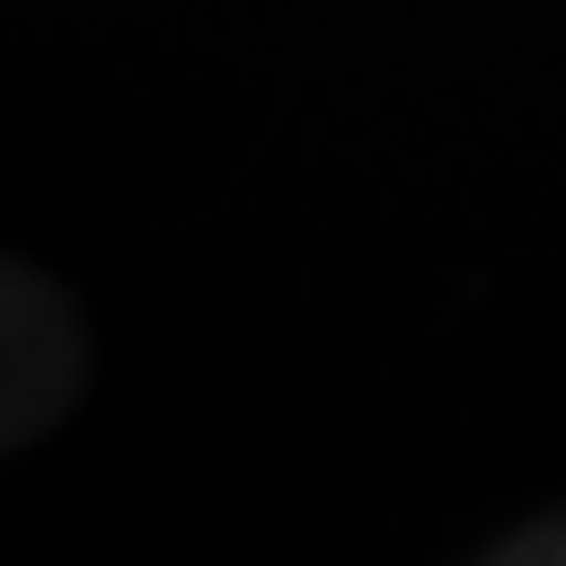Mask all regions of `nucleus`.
Masks as SVG:
<instances>
[{
  "instance_id": "obj_1",
  "label": "nucleus",
  "mask_w": 566,
  "mask_h": 566,
  "mask_svg": "<svg viewBox=\"0 0 566 566\" xmlns=\"http://www.w3.org/2000/svg\"><path fill=\"white\" fill-rule=\"evenodd\" d=\"M90 388V328L70 289L30 259H0V458L40 448Z\"/></svg>"
},
{
  "instance_id": "obj_2",
  "label": "nucleus",
  "mask_w": 566,
  "mask_h": 566,
  "mask_svg": "<svg viewBox=\"0 0 566 566\" xmlns=\"http://www.w3.org/2000/svg\"><path fill=\"white\" fill-rule=\"evenodd\" d=\"M478 566H566V507H557V517H527L517 537H497Z\"/></svg>"
}]
</instances>
